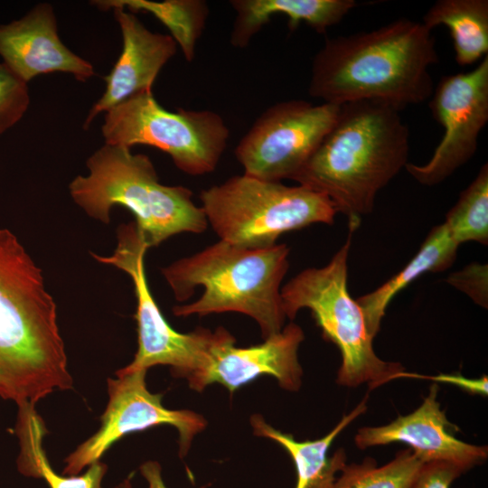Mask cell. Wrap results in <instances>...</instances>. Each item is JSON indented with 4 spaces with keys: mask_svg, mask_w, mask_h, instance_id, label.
<instances>
[{
    "mask_svg": "<svg viewBox=\"0 0 488 488\" xmlns=\"http://www.w3.org/2000/svg\"><path fill=\"white\" fill-rule=\"evenodd\" d=\"M101 131L108 145L158 148L190 175L213 172L230 136L218 113L181 108L169 111L156 101L152 91L136 93L108 110Z\"/></svg>",
    "mask_w": 488,
    "mask_h": 488,
    "instance_id": "ba28073f",
    "label": "cell"
},
{
    "mask_svg": "<svg viewBox=\"0 0 488 488\" xmlns=\"http://www.w3.org/2000/svg\"><path fill=\"white\" fill-rule=\"evenodd\" d=\"M424 463L410 448L382 466L366 457L360 464H346L331 488H408Z\"/></svg>",
    "mask_w": 488,
    "mask_h": 488,
    "instance_id": "603a6c76",
    "label": "cell"
},
{
    "mask_svg": "<svg viewBox=\"0 0 488 488\" xmlns=\"http://www.w3.org/2000/svg\"><path fill=\"white\" fill-rule=\"evenodd\" d=\"M354 231L349 228L344 244L327 265L301 271L280 293L286 318L293 320L299 310L309 309L324 338L339 349L337 383L345 387L366 383L373 389L406 371L400 363L377 356L362 310L348 291V256Z\"/></svg>",
    "mask_w": 488,
    "mask_h": 488,
    "instance_id": "8992f818",
    "label": "cell"
},
{
    "mask_svg": "<svg viewBox=\"0 0 488 488\" xmlns=\"http://www.w3.org/2000/svg\"><path fill=\"white\" fill-rule=\"evenodd\" d=\"M408 128L399 110L379 101L340 105L337 118L292 178L326 195L356 230L378 192L408 164Z\"/></svg>",
    "mask_w": 488,
    "mask_h": 488,
    "instance_id": "3957f363",
    "label": "cell"
},
{
    "mask_svg": "<svg viewBox=\"0 0 488 488\" xmlns=\"http://www.w3.org/2000/svg\"><path fill=\"white\" fill-rule=\"evenodd\" d=\"M90 4L102 11L121 7L133 14H152L169 30L171 37L179 45L188 62L194 59L196 43L205 28L209 14L208 5L202 0H99L91 1Z\"/></svg>",
    "mask_w": 488,
    "mask_h": 488,
    "instance_id": "7402d4cb",
    "label": "cell"
},
{
    "mask_svg": "<svg viewBox=\"0 0 488 488\" xmlns=\"http://www.w3.org/2000/svg\"><path fill=\"white\" fill-rule=\"evenodd\" d=\"M430 98L432 116L444 127V136L427 163L405 165L427 186L443 182L476 152L488 121V55L469 72L442 77Z\"/></svg>",
    "mask_w": 488,
    "mask_h": 488,
    "instance_id": "7c38bea8",
    "label": "cell"
},
{
    "mask_svg": "<svg viewBox=\"0 0 488 488\" xmlns=\"http://www.w3.org/2000/svg\"><path fill=\"white\" fill-rule=\"evenodd\" d=\"M422 23L431 31L438 25L449 29L455 61L461 66L487 55V0H439L426 13Z\"/></svg>",
    "mask_w": 488,
    "mask_h": 488,
    "instance_id": "44dd1931",
    "label": "cell"
},
{
    "mask_svg": "<svg viewBox=\"0 0 488 488\" xmlns=\"http://www.w3.org/2000/svg\"><path fill=\"white\" fill-rule=\"evenodd\" d=\"M30 104L27 83L0 63V136L18 123Z\"/></svg>",
    "mask_w": 488,
    "mask_h": 488,
    "instance_id": "d4e9b609",
    "label": "cell"
},
{
    "mask_svg": "<svg viewBox=\"0 0 488 488\" xmlns=\"http://www.w3.org/2000/svg\"><path fill=\"white\" fill-rule=\"evenodd\" d=\"M464 472L456 465L443 462H426L408 488H449Z\"/></svg>",
    "mask_w": 488,
    "mask_h": 488,
    "instance_id": "4316f807",
    "label": "cell"
},
{
    "mask_svg": "<svg viewBox=\"0 0 488 488\" xmlns=\"http://www.w3.org/2000/svg\"><path fill=\"white\" fill-rule=\"evenodd\" d=\"M0 56L26 83L51 72L70 73L82 82L95 74L92 64L60 39L55 13L49 3L37 4L22 18L0 24Z\"/></svg>",
    "mask_w": 488,
    "mask_h": 488,
    "instance_id": "9a60e30c",
    "label": "cell"
},
{
    "mask_svg": "<svg viewBox=\"0 0 488 488\" xmlns=\"http://www.w3.org/2000/svg\"><path fill=\"white\" fill-rule=\"evenodd\" d=\"M117 234V244L111 256L91 253L96 260L126 272L131 277L136 297L138 348L133 361L117 371H147L156 365H167L174 376L192 380L207 367L213 347L227 330L197 328L186 333L174 330L149 289L145 270L148 246L135 221L120 225Z\"/></svg>",
    "mask_w": 488,
    "mask_h": 488,
    "instance_id": "9c48e42d",
    "label": "cell"
},
{
    "mask_svg": "<svg viewBox=\"0 0 488 488\" xmlns=\"http://www.w3.org/2000/svg\"><path fill=\"white\" fill-rule=\"evenodd\" d=\"M86 164L89 174L75 177L69 190L91 218L108 223L114 206L128 209L148 248L178 233H201L207 229L205 213L192 202V191L162 184L147 155L105 144Z\"/></svg>",
    "mask_w": 488,
    "mask_h": 488,
    "instance_id": "5b68a950",
    "label": "cell"
},
{
    "mask_svg": "<svg viewBox=\"0 0 488 488\" xmlns=\"http://www.w3.org/2000/svg\"><path fill=\"white\" fill-rule=\"evenodd\" d=\"M202 208L221 240L250 249L271 247L287 231L333 224L337 210L324 194L248 174L202 190Z\"/></svg>",
    "mask_w": 488,
    "mask_h": 488,
    "instance_id": "52a82bcc",
    "label": "cell"
},
{
    "mask_svg": "<svg viewBox=\"0 0 488 488\" xmlns=\"http://www.w3.org/2000/svg\"><path fill=\"white\" fill-rule=\"evenodd\" d=\"M340 105L302 99L267 108L235 147L244 174L267 181L291 179L333 126Z\"/></svg>",
    "mask_w": 488,
    "mask_h": 488,
    "instance_id": "30bf717a",
    "label": "cell"
},
{
    "mask_svg": "<svg viewBox=\"0 0 488 488\" xmlns=\"http://www.w3.org/2000/svg\"><path fill=\"white\" fill-rule=\"evenodd\" d=\"M122 33V52L104 78L106 89L93 105L83 124L87 129L93 119L131 96L152 91L160 70L176 53L177 44L168 34L149 31L135 14L121 8L111 9Z\"/></svg>",
    "mask_w": 488,
    "mask_h": 488,
    "instance_id": "2e32d148",
    "label": "cell"
},
{
    "mask_svg": "<svg viewBox=\"0 0 488 488\" xmlns=\"http://www.w3.org/2000/svg\"><path fill=\"white\" fill-rule=\"evenodd\" d=\"M305 339L302 328L290 323L264 339L262 343L236 347L235 338L227 332L211 351L204 369L189 386L202 391L208 385L219 383L233 392L258 377H274L286 390L296 391L302 384L303 370L298 349Z\"/></svg>",
    "mask_w": 488,
    "mask_h": 488,
    "instance_id": "4fadbf2b",
    "label": "cell"
},
{
    "mask_svg": "<svg viewBox=\"0 0 488 488\" xmlns=\"http://www.w3.org/2000/svg\"><path fill=\"white\" fill-rule=\"evenodd\" d=\"M289 248L275 244L250 249L224 240L162 269L176 300L196 301L173 308L176 316L237 312L253 318L263 338L280 332L286 318L280 285L289 267Z\"/></svg>",
    "mask_w": 488,
    "mask_h": 488,
    "instance_id": "277c9868",
    "label": "cell"
},
{
    "mask_svg": "<svg viewBox=\"0 0 488 488\" xmlns=\"http://www.w3.org/2000/svg\"><path fill=\"white\" fill-rule=\"evenodd\" d=\"M72 388L57 307L18 238L0 229V398L35 405Z\"/></svg>",
    "mask_w": 488,
    "mask_h": 488,
    "instance_id": "7a4b0ae2",
    "label": "cell"
},
{
    "mask_svg": "<svg viewBox=\"0 0 488 488\" xmlns=\"http://www.w3.org/2000/svg\"><path fill=\"white\" fill-rule=\"evenodd\" d=\"M367 399L343 416L327 435L315 440L297 441L292 435L271 427L259 414L250 418V425L256 436L277 442L289 454L296 471L295 488H331L337 473L346 465L347 456L343 449H338L328 457V450L341 432L366 412Z\"/></svg>",
    "mask_w": 488,
    "mask_h": 488,
    "instance_id": "ac0fdd59",
    "label": "cell"
},
{
    "mask_svg": "<svg viewBox=\"0 0 488 488\" xmlns=\"http://www.w3.org/2000/svg\"><path fill=\"white\" fill-rule=\"evenodd\" d=\"M423 378L429 379L435 382H445L455 385L461 388L464 390L468 391L472 394H480L486 396L488 389V378L487 376H483L480 379H467L460 373L456 374H439L436 376H423L418 374H413L408 372H403L400 378Z\"/></svg>",
    "mask_w": 488,
    "mask_h": 488,
    "instance_id": "83f0119b",
    "label": "cell"
},
{
    "mask_svg": "<svg viewBox=\"0 0 488 488\" xmlns=\"http://www.w3.org/2000/svg\"><path fill=\"white\" fill-rule=\"evenodd\" d=\"M438 385L434 382L421 405L389 424L364 427L358 430L354 443L359 449L391 443H404L423 462L443 461L458 466L464 473L483 464L488 448L456 438L457 427L446 418L437 401Z\"/></svg>",
    "mask_w": 488,
    "mask_h": 488,
    "instance_id": "5bb4252c",
    "label": "cell"
},
{
    "mask_svg": "<svg viewBox=\"0 0 488 488\" xmlns=\"http://www.w3.org/2000/svg\"><path fill=\"white\" fill-rule=\"evenodd\" d=\"M437 61L431 30L401 18L326 39L313 60L308 93L324 103L373 100L400 111L431 97L428 69Z\"/></svg>",
    "mask_w": 488,
    "mask_h": 488,
    "instance_id": "6da1fadb",
    "label": "cell"
},
{
    "mask_svg": "<svg viewBox=\"0 0 488 488\" xmlns=\"http://www.w3.org/2000/svg\"><path fill=\"white\" fill-rule=\"evenodd\" d=\"M139 471L147 483V488H168L164 482L158 462L146 461L140 465Z\"/></svg>",
    "mask_w": 488,
    "mask_h": 488,
    "instance_id": "f1b7e54d",
    "label": "cell"
},
{
    "mask_svg": "<svg viewBox=\"0 0 488 488\" xmlns=\"http://www.w3.org/2000/svg\"><path fill=\"white\" fill-rule=\"evenodd\" d=\"M17 408L15 434L20 451L16 465L20 474L26 477L42 479L50 488H104L102 481L108 466L100 460L88 466L81 474H60L54 471L42 446L47 429L35 410V405L23 404ZM134 474L132 472L113 488H133Z\"/></svg>",
    "mask_w": 488,
    "mask_h": 488,
    "instance_id": "d6986e66",
    "label": "cell"
},
{
    "mask_svg": "<svg viewBox=\"0 0 488 488\" xmlns=\"http://www.w3.org/2000/svg\"><path fill=\"white\" fill-rule=\"evenodd\" d=\"M458 247L445 223L434 227L417 254L399 273L356 300L373 339L380 331L387 306L393 297L424 273L439 272L450 267L456 258Z\"/></svg>",
    "mask_w": 488,
    "mask_h": 488,
    "instance_id": "ffe728a7",
    "label": "cell"
},
{
    "mask_svg": "<svg viewBox=\"0 0 488 488\" xmlns=\"http://www.w3.org/2000/svg\"><path fill=\"white\" fill-rule=\"evenodd\" d=\"M236 16L230 37L235 48H246L274 14H284L290 31L304 22L318 33L338 23L357 5L354 0H231Z\"/></svg>",
    "mask_w": 488,
    "mask_h": 488,
    "instance_id": "e0dca14e",
    "label": "cell"
},
{
    "mask_svg": "<svg viewBox=\"0 0 488 488\" xmlns=\"http://www.w3.org/2000/svg\"><path fill=\"white\" fill-rule=\"evenodd\" d=\"M445 225L458 244L488 243V164L482 166L474 180L464 190L447 212Z\"/></svg>",
    "mask_w": 488,
    "mask_h": 488,
    "instance_id": "cb8c5ba5",
    "label": "cell"
},
{
    "mask_svg": "<svg viewBox=\"0 0 488 488\" xmlns=\"http://www.w3.org/2000/svg\"><path fill=\"white\" fill-rule=\"evenodd\" d=\"M146 371H117L116 379H108V401L100 417V427L65 458L63 474H80L126 435L164 425L177 430L179 455H187L193 437L207 422L194 411L166 408L162 404L163 395L147 389Z\"/></svg>",
    "mask_w": 488,
    "mask_h": 488,
    "instance_id": "8fae6325",
    "label": "cell"
},
{
    "mask_svg": "<svg viewBox=\"0 0 488 488\" xmlns=\"http://www.w3.org/2000/svg\"><path fill=\"white\" fill-rule=\"evenodd\" d=\"M487 265L474 263L451 274L446 281L469 296L476 304L487 308Z\"/></svg>",
    "mask_w": 488,
    "mask_h": 488,
    "instance_id": "484cf974",
    "label": "cell"
}]
</instances>
